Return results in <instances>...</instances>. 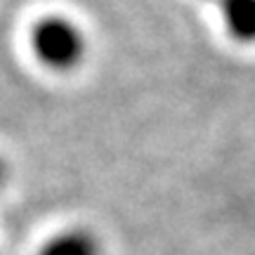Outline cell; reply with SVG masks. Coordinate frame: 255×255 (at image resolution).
Wrapping results in <instances>:
<instances>
[{"label":"cell","instance_id":"6da1fadb","mask_svg":"<svg viewBox=\"0 0 255 255\" xmlns=\"http://www.w3.org/2000/svg\"><path fill=\"white\" fill-rule=\"evenodd\" d=\"M31 50L40 64L52 71H71L83 62L85 36L71 19L50 14L38 19L28 36Z\"/></svg>","mask_w":255,"mask_h":255},{"label":"cell","instance_id":"7a4b0ae2","mask_svg":"<svg viewBox=\"0 0 255 255\" xmlns=\"http://www.w3.org/2000/svg\"><path fill=\"white\" fill-rule=\"evenodd\" d=\"M222 12L225 26L239 43H255V0H210Z\"/></svg>","mask_w":255,"mask_h":255},{"label":"cell","instance_id":"3957f363","mask_svg":"<svg viewBox=\"0 0 255 255\" xmlns=\"http://www.w3.org/2000/svg\"><path fill=\"white\" fill-rule=\"evenodd\" d=\"M38 255H102V244L88 229H69L50 239Z\"/></svg>","mask_w":255,"mask_h":255},{"label":"cell","instance_id":"277c9868","mask_svg":"<svg viewBox=\"0 0 255 255\" xmlns=\"http://www.w3.org/2000/svg\"><path fill=\"white\" fill-rule=\"evenodd\" d=\"M5 177H7V163L2 161V156H0V187L5 182Z\"/></svg>","mask_w":255,"mask_h":255}]
</instances>
